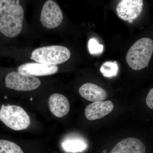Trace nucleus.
<instances>
[{
    "instance_id": "obj_15",
    "label": "nucleus",
    "mask_w": 153,
    "mask_h": 153,
    "mask_svg": "<svg viewBox=\"0 0 153 153\" xmlns=\"http://www.w3.org/2000/svg\"><path fill=\"white\" fill-rule=\"evenodd\" d=\"M0 153H24L19 146L7 140H0Z\"/></svg>"
},
{
    "instance_id": "obj_8",
    "label": "nucleus",
    "mask_w": 153,
    "mask_h": 153,
    "mask_svg": "<svg viewBox=\"0 0 153 153\" xmlns=\"http://www.w3.org/2000/svg\"><path fill=\"white\" fill-rule=\"evenodd\" d=\"M58 70L57 65H47L36 62L24 63L18 68V71L36 77L52 75L57 73Z\"/></svg>"
},
{
    "instance_id": "obj_14",
    "label": "nucleus",
    "mask_w": 153,
    "mask_h": 153,
    "mask_svg": "<svg viewBox=\"0 0 153 153\" xmlns=\"http://www.w3.org/2000/svg\"><path fill=\"white\" fill-rule=\"evenodd\" d=\"M119 67L116 61H107L102 65L100 68V72L105 77L116 76Z\"/></svg>"
},
{
    "instance_id": "obj_11",
    "label": "nucleus",
    "mask_w": 153,
    "mask_h": 153,
    "mask_svg": "<svg viewBox=\"0 0 153 153\" xmlns=\"http://www.w3.org/2000/svg\"><path fill=\"white\" fill-rule=\"evenodd\" d=\"M48 104L50 111L57 117L65 116L70 110V104L68 99L60 94H53L50 96Z\"/></svg>"
},
{
    "instance_id": "obj_4",
    "label": "nucleus",
    "mask_w": 153,
    "mask_h": 153,
    "mask_svg": "<svg viewBox=\"0 0 153 153\" xmlns=\"http://www.w3.org/2000/svg\"><path fill=\"white\" fill-rule=\"evenodd\" d=\"M0 120L15 131L27 129L31 123L27 113L21 107L16 105H2L0 109Z\"/></svg>"
},
{
    "instance_id": "obj_5",
    "label": "nucleus",
    "mask_w": 153,
    "mask_h": 153,
    "mask_svg": "<svg viewBox=\"0 0 153 153\" xmlns=\"http://www.w3.org/2000/svg\"><path fill=\"white\" fill-rule=\"evenodd\" d=\"M5 85L7 88L19 91H31L40 86L41 82L36 76L12 71L6 75Z\"/></svg>"
},
{
    "instance_id": "obj_20",
    "label": "nucleus",
    "mask_w": 153,
    "mask_h": 153,
    "mask_svg": "<svg viewBox=\"0 0 153 153\" xmlns=\"http://www.w3.org/2000/svg\"><path fill=\"white\" fill-rule=\"evenodd\" d=\"M33 100V98H31V100Z\"/></svg>"
},
{
    "instance_id": "obj_13",
    "label": "nucleus",
    "mask_w": 153,
    "mask_h": 153,
    "mask_svg": "<svg viewBox=\"0 0 153 153\" xmlns=\"http://www.w3.org/2000/svg\"><path fill=\"white\" fill-rule=\"evenodd\" d=\"M63 149L67 152L77 153L82 152L87 147V145L82 140H67L62 143Z\"/></svg>"
},
{
    "instance_id": "obj_6",
    "label": "nucleus",
    "mask_w": 153,
    "mask_h": 153,
    "mask_svg": "<svg viewBox=\"0 0 153 153\" xmlns=\"http://www.w3.org/2000/svg\"><path fill=\"white\" fill-rule=\"evenodd\" d=\"M63 13L59 6L52 0L44 3L41 10L40 21L47 30H52L60 26L63 22Z\"/></svg>"
},
{
    "instance_id": "obj_9",
    "label": "nucleus",
    "mask_w": 153,
    "mask_h": 153,
    "mask_svg": "<svg viewBox=\"0 0 153 153\" xmlns=\"http://www.w3.org/2000/svg\"><path fill=\"white\" fill-rule=\"evenodd\" d=\"M114 108L113 103L110 100L92 102L85 108V117L89 120L101 119L110 113Z\"/></svg>"
},
{
    "instance_id": "obj_10",
    "label": "nucleus",
    "mask_w": 153,
    "mask_h": 153,
    "mask_svg": "<svg viewBox=\"0 0 153 153\" xmlns=\"http://www.w3.org/2000/svg\"><path fill=\"white\" fill-rule=\"evenodd\" d=\"M143 143L138 139L126 138L116 145L110 153H146Z\"/></svg>"
},
{
    "instance_id": "obj_1",
    "label": "nucleus",
    "mask_w": 153,
    "mask_h": 153,
    "mask_svg": "<svg viewBox=\"0 0 153 153\" xmlns=\"http://www.w3.org/2000/svg\"><path fill=\"white\" fill-rule=\"evenodd\" d=\"M25 12L16 0H0V32L9 38L22 33Z\"/></svg>"
},
{
    "instance_id": "obj_2",
    "label": "nucleus",
    "mask_w": 153,
    "mask_h": 153,
    "mask_svg": "<svg viewBox=\"0 0 153 153\" xmlns=\"http://www.w3.org/2000/svg\"><path fill=\"white\" fill-rule=\"evenodd\" d=\"M153 52V40L150 38H142L135 42L129 49L126 60L132 69L141 70L149 66Z\"/></svg>"
},
{
    "instance_id": "obj_7",
    "label": "nucleus",
    "mask_w": 153,
    "mask_h": 153,
    "mask_svg": "<svg viewBox=\"0 0 153 153\" xmlns=\"http://www.w3.org/2000/svg\"><path fill=\"white\" fill-rule=\"evenodd\" d=\"M143 6V0H121L117 6V13L122 20L131 24L141 14Z\"/></svg>"
},
{
    "instance_id": "obj_12",
    "label": "nucleus",
    "mask_w": 153,
    "mask_h": 153,
    "mask_svg": "<svg viewBox=\"0 0 153 153\" xmlns=\"http://www.w3.org/2000/svg\"><path fill=\"white\" fill-rule=\"evenodd\" d=\"M79 92L82 97L91 102L104 101L107 93L102 88L92 83H86L79 88Z\"/></svg>"
},
{
    "instance_id": "obj_19",
    "label": "nucleus",
    "mask_w": 153,
    "mask_h": 153,
    "mask_svg": "<svg viewBox=\"0 0 153 153\" xmlns=\"http://www.w3.org/2000/svg\"><path fill=\"white\" fill-rule=\"evenodd\" d=\"M5 98L7 99V96L5 97Z\"/></svg>"
},
{
    "instance_id": "obj_18",
    "label": "nucleus",
    "mask_w": 153,
    "mask_h": 153,
    "mask_svg": "<svg viewBox=\"0 0 153 153\" xmlns=\"http://www.w3.org/2000/svg\"><path fill=\"white\" fill-rule=\"evenodd\" d=\"M106 150H105L104 151H103V153H106Z\"/></svg>"
},
{
    "instance_id": "obj_17",
    "label": "nucleus",
    "mask_w": 153,
    "mask_h": 153,
    "mask_svg": "<svg viewBox=\"0 0 153 153\" xmlns=\"http://www.w3.org/2000/svg\"><path fill=\"white\" fill-rule=\"evenodd\" d=\"M146 102L149 107L151 109L153 108V89L152 88L147 96Z\"/></svg>"
},
{
    "instance_id": "obj_16",
    "label": "nucleus",
    "mask_w": 153,
    "mask_h": 153,
    "mask_svg": "<svg viewBox=\"0 0 153 153\" xmlns=\"http://www.w3.org/2000/svg\"><path fill=\"white\" fill-rule=\"evenodd\" d=\"M88 49L91 55H98L103 52L104 46L100 44L98 41L94 38H91L88 42Z\"/></svg>"
},
{
    "instance_id": "obj_3",
    "label": "nucleus",
    "mask_w": 153,
    "mask_h": 153,
    "mask_svg": "<svg viewBox=\"0 0 153 153\" xmlns=\"http://www.w3.org/2000/svg\"><path fill=\"white\" fill-rule=\"evenodd\" d=\"M71 52L67 47L51 45L38 47L31 52V60L38 63L57 65L66 62L71 57Z\"/></svg>"
}]
</instances>
